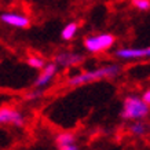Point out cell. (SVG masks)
I'll return each mask as SVG.
<instances>
[{
  "label": "cell",
  "instance_id": "7a4b0ae2",
  "mask_svg": "<svg viewBox=\"0 0 150 150\" xmlns=\"http://www.w3.org/2000/svg\"><path fill=\"white\" fill-rule=\"evenodd\" d=\"M150 106L145 103L142 96L131 94L127 95L123 100V109H121V117L124 120H143L149 116Z\"/></svg>",
  "mask_w": 150,
  "mask_h": 150
},
{
  "label": "cell",
  "instance_id": "ba28073f",
  "mask_svg": "<svg viewBox=\"0 0 150 150\" xmlns=\"http://www.w3.org/2000/svg\"><path fill=\"white\" fill-rule=\"evenodd\" d=\"M84 57L79 52L73 51H62L55 55V64L58 65V68H76L80 64H83Z\"/></svg>",
  "mask_w": 150,
  "mask_h": 150
},
{
  "label": "cell",
  "instance_id": "8fae6325",
  "mask_svg": "<svg viewBox=\"0 0 150 150\" xmlns=\"http://www.w3.org/2000/svg\"><path fill=\"white\" fill-rule=\"evenodd\" d=\"M129 131H131V134L135 135V137H142V135H145L146 131H147V125H146L142 120H137L135 123L131 124Z\"/></svg>",
  "mask_w": 150,
  "mask_h": 150
},
{
  "label": "cell",
  "instance_id": "5bb4252c",
  "mask_svg": "<svg viewBox=\"0 0 150 150\" xmlns=\"http://www.w3.org/2000/svg\"><path fill=\"white\" fill-rule=\"evenodd\" d=\"M41 96H43V90L36 88V90H32L30 92H28L25 98H26V100H36L39 98H41Z\"/></svg>",
  "mask_w": 150,
  "mask_h": 150
},
{
  "label": "cell",
  "instance_id": "7c38bea8",
  "mask_svg": "<svg viewBox=\"0 0 150 150\" xmlns=\"http://www.w3.org/2000/svg\"><path fill=\"white\" fill-rule=\"evenodd\" d=\"M26 64L29 65V68L35 69V70H41V69L46 66V61L39 57V55H32V57H29L26 61Z\"/></svg>",
  "mask_w": 150,
  "mask_h": 150
},
{
  "label": "cell",
  "instance_id": "8992f818",
  "mask_svg": "<svg viewBox=\"0 0 150 150\" xmlns=\"http://www.w3.org/2000/svg\"><path fill=\"white\" fill-rule=\"evenodd\" d=\"M0 21L11 28H17V29H26L30 26V18L25 15V14H19V13H1L0 14Z\"/></svg>",
  "mask_w": 150,
  "mask_h": 150
},
{
  "label": "cell",
  "instance_id": "52a82bcc",
  "mask_svg": "<svg viewBox=\"0 0 150 150\" xmlns=\"http://www.w3.org/2000/svg\"><path fill=\"white\" fill-rule=\"evenodd\" d=\"M58 73V65L55 62H50V64H46V66L41 69L39 76L36 77L33 86L35 88H46L48 84H51V81L55 79Z\"/></svg>",
  "mask_w": 150,
  "mask_h": 150
},
{
  "label": "cell",
  "instance_id": "9a60e30c",
  "mask_svg": "<svg viewBox=\"0 0 150 150\" xmlns=\"http://www.w3.org/2000/svg\"><path fill=\"white\" fill-rule=\"evenodd\" d=\"M142 99L145 100V103H147L150 106V88H147L145 92H143V95H142Z\"/></svg>",
  "mask_w": 150,
  "mask_h": 150
},
{
  "label": "cell",
  "instance_id": "2e32d148",
  "mask_svg": "<svg viewBox=\"0 0 150 150\" xmlns=\"http://www.w3.org/2000/svg\"><path fill=\"white\" fill-rule=\"evenodd\" d=\"M59 150H79V146L76 143H72V145L64 146V147H59Z\"/></svg>",
  "mask_w": 150,
  "mask_h": 150
},
{
  "label": "cell",
  "instance_id": "30bf717a",
  "mask_svg": "<svg viewBox=\"0 0 150 150\" xmlns=\"http://www.w3.org/2000/svg\"><path fill=\"white\" fill-rule=\"evenodd\" d=\"M55 142H57V146H58V149H59V147H64V146L76 143V137L73 135L72 132H61V134L57 135Z\"/></svg>",
  "mask_w": 150,
  "mask_h": 150
},
{
  "label": "cell",
  "instance_id": "5b68a950",
  "mask_svg": "<svg viewBox=\"0 0 150 150\" xmlns=\"http://www.w3.org/2000/svg\"><path fill=\"white\" fill-rule=\"evenodd\" d=\"M114 57L123 61H139V59H150V47L147 48H137V47H123L114 51Z\"/></svg>",
  "mask_w": 150,
  "mask_h": 150
},
{
  "label": "cell",
  "instance_id": "6da1fadb",
  "mask_svg": "<svg viewBox=\"0 0 150 150\" xmlns=\"http://www.w3.org/2000/svg\"><path fill=\"white\" fill-rule=\"evenodd\" d=\"M121 73V66L117 64H110L100 66L94 70H87V72L77 73L72 77L68 79L69 87H80L86 86V84H91V83L99 81V80H105V79H116Z\"/></svg>",
  "mask_w": 150,
  "mask_h": 150
},
{
  "label": "cell",
  "instance_id": "3957f363",
  "mask_svg": "<svg viewBox=\"0 0 150 150\" xmlns=\"http://www.w3.org/2000/svg\"><path fill=\"white\" fill-rule=\"evenodd\" d=\"M116 43V37L112 33H95L84 39V47L91 54H99L110 50Z\"/></svg>",
  "mask_w": 150,
  "mask_h": 150
},
{
  "label": "cell",
  "instance_id": "9c48e42d",
  "mask_svg": "<svg viewBox=\"0 0 150 150\" xmlns=\"http://www.w3.org/2000/svg\"><path fill=\"white\" fill-rule=\"evenodd\" d=\"M79 32V23L77 22H69L66 23L62 29V32H61V37H62V40L65 41H69V40H73L76 35Z\"/></svg>",
  "mask_w": 150,
  "mask_h": 150
},
{
  "label": "cell",
  "instance_id": "277c9868",
  "mask_svg": "<svg viewBox=\"0 0 150 150\" xmlns=\"http://www.w3.org/2000/svg\"><path fill=\"white\" fill-rule=\"evenodd\" d=\"M26 118L22 112H19L14 106H0V125H13V127H23Z\"/></svg>",
  "mask_w": 150,
  "mask_h": 150
},
{
  "label": "cell",
  "instance_id": "4fadbf2b",
  "mask_svg": "<svg viewBox=\"0 0 150 150\" xmlns=\"http://www.w3.org/2000/svg\"><path fill=\"white\" fill-rule=\"evenodd\" d=\"M131 3L139 11H149L150 10V0H131Z\"/></svg>",
  "mask_w": 150,
  "mask_h": 150
}]
</instances>
